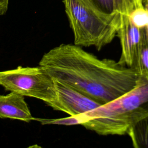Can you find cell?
<instances>
[{"instance_id": "2", "label": "cell", "mask_w": 148, "mask_h": 148, "mask_svg": "<svg viewBox=\"0 0 148 148\" xmlns=\"http://www.w3.org/2000/svg\"><path fill=\"white\" fill-rule=\"evenodd\" d=\"M72 117L73 125H82L98 135L127 134L136 123L148 117V82L144 80L119 98Z\"/></svg>"}, {"instance_id": "4", "label": "cell", "mask_w": 148, "mask_h": 148, "mask_svg": "<svg viewBox=\"0 0 148 148\" xmlns=\"http://www.w3.org/2000/svg\"><path fill=\"white\" fill-rule=\"evenodd\" d=\"M0 85L10 92L39 99L51 108L57 101L55 79L40 66L1 71Z\"/></svg>"}, {"instance_id": "5", "label": "cell", "mask_w": 148, "mask_h": 148, "mask_svg": "<svg viewBox=\"0 0 148 148\" xmlns=\"http://www.w3.org/2000/svg\"><path fill=\"white\" fill-rule=\"evenodd\" d=\"M145 28L140 29L134 25L128 15H121V23L117 32L121 49L119 63L132 67Z\"/></svg>"}, {"instance_id": "10", "label": "cell", "mask_w": 148, "mask_h": 148, "mask_svg": "<svg viewBox=\"0 0 148 148\" xmlns=\"http://www.w3.org/2000/svg\"><path fill=\"white\" fill-rule=\"evenodd\" d=\"M92 5L101 12L107 14L118 13L116 12L114 0H87Z\"/></svg>"}, {"instance_id": "3", "label": "cell", "mask_w": 148, "mask_h": 148, "mask_svg": "<svg viewBox=\"0 0 148 148\" xmlns=\"http://www.w3.org/2000/svg\"><path fill=\"white\" fill-rule=\"evenodd\" d=\"M63 2L75 45L94 46L101 50L116 36L121 23L120 14L103 13L87 0H63Z\"/></svg>"}, {"instance_id": "6", "label": "cell", "mask_w": 148, "mask_h": 148, "mask_svg": "<svg viewBox=\"0 0 148 148\" xmlns=\"http://www.w3.org/2000/svg\"><path fill=\"white\" fill-rule=\"evenodd\" d=\"M0 117L18 120L25 122L35 120L24 96L17 93L0 95Z\"/></svg>"}, {"instance_id": "11", "label": "cell", "mask_w": 148, "mask_h": 148, "mask_svg": "<svg viewBox=\"0 0 148 148\" xmlns=\"http://www.w3.org/2000/svg\"><path fill=\"white\" fill-rule=\"evenodd\" d=\"M9 0H0V16L5 14L8 9Z\"/></svg>"}, {"instance_id": "1", "label": "cell", "mask_w": 148, "mask_h": 148, "mask_svg": "<svg viewBox=\"0 0 148 148\" xmlns=\"http://www.w3.org/2000/svg\"><path fill=\"white\" fill-rule=\"evenodd\" d=\"M39 64L54 79L101 105L125 94L145 80L135 68L113 60L99 59L75 44L53 48Z\"/></svg>"}, {"instance_id": "7", "label": "cell", "mask_w": 148, "mask_h": 148, "mask_svg": "<svg viewBox=\"0 0 148 148\" xmlns=\"http://www.w3.org/2000/svg\"><path fill=\"white\" fill-rule=\"evenodd\" d=\"M132 68L148 82V38L146 28L143 31Z\"/></svg>"}, {"instance_id": "12", "label": "cell", "mask_w": 148, "mask_h": 148, "mask_svg": "<svg viewBox=\"0 0 148 148\" xmlns=\"http://www.w3.org/2000/svg\"><path fill=\"white\" fill-rule=\"evenodd\" d=\"M143 1H144L145 3V7L146 8V9L147 10V11H148V0H143ZM146 29H147V38H148V25H147Z\"/></svg>"}, {"instance_id": "9", "label": "cell", "mask_w": 148, "mask_h": 148, "mask_svg": "<svg viewBox=\"0 0 148 148\" xmlns=\"http://www.w3.org/2000/svg\"><path fill=\"white\" fill-rule=\"evenodd\" d=\"M116 12L120 15H128L135 8L143 6V0H114Z\"/></svg>"}, {"instance_id": "8", "label": "cell", "mask_w": 148, "mask_h": 148, "mask_svg": "<svg viewBox=\"0 0 148 148\" xmlns=\"http://www.w3.org/2000/svg\"><path fill=\"white\" fill-rule=\"evenodd\" d=\"M128 17L132 24L136 27L140 29L147 28L148 25V11L144 6L133 9L128 14Z\"/></svg>"}]
</instances>
